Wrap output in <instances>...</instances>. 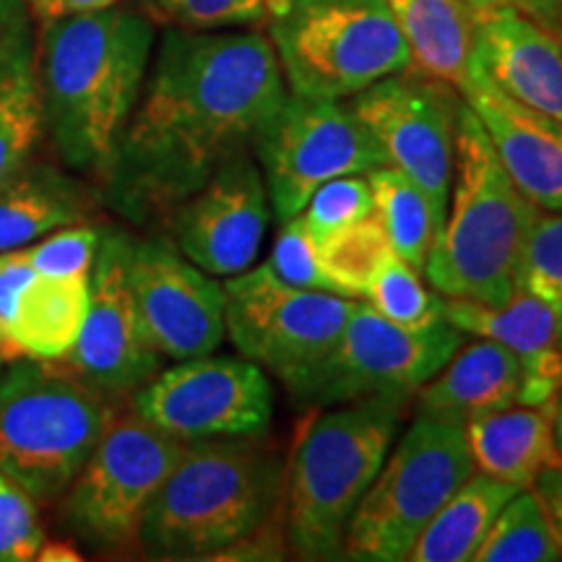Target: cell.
I'll return each mask as SVG.
<instances>
[{"label":"cell","mask_w":562,"mask_h":562,"mask_svg":"<svg viewBox=\"0 0 562 562\" xmlns=\"http://www.w3.org/2000/svg\"><path fill=\"white\" fill-rule=\"evenodd\" d=\"M5 364H9V362H5L3 357H0V378H3V372H5Z\"/></svg>","instance_id":"7dc6e473"},{"label":"cell","mask_w":562,"mask_h":562,"mask_svg":"<svg viewBox=\"0 0 562 562\" xmlns=\"http://www.w3.org/2000/svg\"><path fill=\"white\" fill-rule=\"evenodd\" d=\"M472 3H474V5H476V3H480V0H472Z\"/></svg>","instance_id":"c3c4849f"},{"label":"cell","mask_w":562,"mask_h":562,"mask_svg":"<svg viewBox=\"0 0 562 562\" xmlns=\"http://www.w3.org/2000/svg\"><path fill=\"white\" fill-rule=\"evenodd\" d=\"M286 463L263 438L186 442L138 531L154 558H220L256 537L284 501Z\"/></svg>","instance_id":"277c9868"},{"label":"cell","mask_w":562,"mask_h":562,"mask_svg":"<svg viewBox=\"0 0 562 562\" xmlns=\"http://www.w3.org/2000/svg\"><path fill=\"white\" fill-rule=\"evenodd\" d=\"M133 412L182 442L266 438L273 389L248 357L203 355L157 372L133 393Z\"/></svg>","instance_id":"4fadbf2b"},{"label":"cell","mask_w":562,"mask_h":562,"mask_svg":"<svg viewBox=\"0 0 562 562\" xmlns=\"http://www.w3.org/2000/svg\"><path fill=\"white\" fill-rule=\"evenodd\" d=\"M461 100L459 89L417 70L393 74L347 100L383 149L385 165L402 170L427 195L438 235L451 201Z\"/></svg>","instance_id":"5bb4252c"},{"label":"cell","mask_w":562,"mask_h":562,"mask_svg":"<svg viewBox=\"0 0 562 562\" xmlns=\"http://www.w3.org/2000/svg\"><path fill=\"white\" fill-rule=\"evenodd\" d=\"M461 97L482 121L518 191L533 206L562 214V125L497 87L474 55Z\"/></svg>","instance_id":"ac0fdd59"},{"label":"cell","mask_w":562,"mask_h":562,"mask_svg":"<svg viewBox=\"0 0 562 562\" xmlns=\"http://www.w3.org/2000/svg\"><path fill=\"white\" fill-rule=\"evenodd\" d=\"M518 487L476 472L442 503L414 542L412 562H469Z\"/></svg>","instance_id":"4316f807"},{"label":"cell","mask_w":562,"mask_h":562,"mask_svg":"<svg viewBox=\"0 0 562 562\" xmlns=\"http://www.w3.org/2000/svg\"><path fill=\"white\" fill-rule=\"evenodd\" d=\"M224 297L229 341L279 383L318 362L357 305L344 294L286 284L266 263L227 277Z\"/></svg>","instance_id":"7c38bea8"},{"label":"cell","mask_w":562,"mask_h":562,"mask_svg":"<svg viewBox=\"0 0 562 562\" xmlns=\"http://www.w3.org/2000/svg\"><path fill=\"white\" fill-rule=\"evenodd\" d=\"M100 248V232L94 227H60L47 240L26 248V256L40 277H74L89 273Z\"/></svg>","instance_id":"8d00e7d4"},{"label":"cell","mask_w":562,"mask_h":562,"mask_svg":"<svg viewBox=\"0 0 562 562\" xmlns=\"http://www.w3.org/2000/svg\"><path fill=\"white\" fill-rule=\"evenodd\" d=\"M266 266L277 273L286 284L300 286V290H318V292H334L339 290L334 286V281L326 277L315 256V245L307 235L305 224L300 216H294L290 222H281V229L273 243L271 256Z\"/></svg>","instance_id":"d590c367"},{"label":"cell","mask_w":562,"mask_h":562,"mask_svg":"<svg viewBox=\"0 0 562 562\" xmlns=\"http://www.w3.org/2000/svg\"><path fill=\"white\" fill-rule=\"evenodd\" d=\"M151 50L154 21L117 5L42 24V123L63 165L108 180Z\"/></svg>","instance_id":"7a4b0ae2"},{"label":"cell","mask_w":562,"mask_h":562,"mask_svg":"<svg viewBox=\"0 0 562 562\" xmlns=\"http://www.w3.org/2000/svg\"><path fill=\"white\" fill-rule=\"evenodd\" d=\"M131 286L140 334L161 360H195L222 347L227 336L224 284L172 243H133Z\"/></svg>","instance_id":"2e32d148"},{"label":"cell","mask_w":562,"mask_h":562,"mask_svg":"<svg viewBox=\"0 0 562 562\" xmlns=\"http://www.w3.org/2000/svg\"><path fill=\"white\" fill-rule=\"evenodd\" d=\"M34 277H37V271H34L30 256H26V248L0 250V326L5 328L11 341L19 297Z\"/></svg>","instance_id":"74e56055"},{"label":"cell","mask_w":562,"mask_h":562,"mask_svg":"<svg viewBox=\"0 0 562 562\" xmlns=\"http://www.w3.org/2000/svg\"><path fill=\"white\" fill-rule=\"evenodd\" d=\"M32 16L40 24H50L58 19L83 16V13H97L117 5V0H26Z\"/></svg>","instance_id":"f35d334b"},{"label":"cell","mask_w":562,"mask_h":562,"mask_svg":"<svg viewBox=\"0 0 562 562\" xmlns=\"http://www.w3.org/2000/svg\"><path fill=\"white\" fill-rule=\"evenodd\" d=\"M562 547L533 487L516 492L484 533L474 562H560Z\"/></svg>","instance_id":"f1b7e54d"},{"label":"cell","mask_w":562,"mask_h":562,"mask_svg":"<svg viewBox=\"0 0 562 562\" xmlns=\"http://www.w3.org/2000/svg\"><path fill=\"white\" fill-rule=\"evenodd\" d=\"M286 97L263 32L167 26L108 175L110 201L138 222L178 206L252 154Z\"/></svg>","instance_id":"6da1fadb"},{"label":"cell","mask_w":562,"mask_h":562,"mask_svg":"<svg viewBox=\"0 0 562 562\" xmlns=\"http://www.w3.org/2000/svg\"><path fill=\"white\" fill-rule=\"evenodd\" d=\"M487 3L510 5V9L521 11L524 16L537 21L539 26H544L547 32L554 30V26L562 21V0H480L476 5H487Z\"/></svg>","instance_id":"60d3db41"},{"label":"cell","mask_w":562,"mask_h":562,"mask_svg":"<svg viewBox=\"0 0 562 562\" xmlns=\"http://www.w3.org/2000/svg\"><path fill=\"white\" fill-rule=\"evenodd\" d=\"M442 318L461 334L503 344L521 360L524 406H544L558 398L562 391L560 323L552 307L537 294L521 290L503 305L446 300Z\"/></svg>","instance_id":"ffe728a7"},{"label":"cell","mask_w":562,"mask_h":562,"mask_svg":"<svg viewBox=\"0 0 562 562\" xmlns=\"http://www.w3.org/2000/svg\"><path fill=\"white\" fill-rule=\"evenodd\" d=\"M533 492L542 501L547 516H550V524L554 533H558L560 547H562V461L554 463V467L544 469L542 474L533 482Z\"/></svg>","instance_id":"ab89813d"},{"label":"cell","mask_w":562,"mask_h":562,"mask_svg":"<svg viewBox=\"0 0 562 562\" xmlns=\"http://www.w3.org/2000/svg\"><path fill=\"white\" fill-rule=\"evenodd\" d=\"M81 188L47 165H30L0 188V250L24 248L83 220Z\"/></svg>","instance_id":"484cf974"},{"label":"cell","mask_w":562,"mask_h":562,"mask_svg":"<svg viewBox=\"0 0 562 562\" xmlns=\"http://www.w3.org/2000/svg\"><path fill=\"white\" fill-rule=\"evenodd\" d=\"M372 211L375 206H372L368 178L364 175H344V178H334L326 186H321L297 216L305 224L313 245H321L334 232L362 220Z\"/></svg>","instance_id":"d6a6232c"},{"label":"cell","mask_w":562,"mask_h":562,"mask_svg":"<svg viewBox=\"0 0 562 562\" xmlns=\"http://www.w3.org/2000/svg\"><path fill=\"white\" fill-rule=\"evenodd\" d=\"M552 430H554V446H558V451L562 453V391L558 393V398H554V406H552Z\"/></svg>","instance_id":"f6af8a7d"},{"label":"cell","mask_w":562,"mask_h":562,"mask_svg":"<svg viewBox=\"0 0 562 562\" xmlns=\"http://www.w3.org/2000/svg\"><path fill=\"white\" fill-rule=\"evenodd\" d=\"M412 68L448 87H463L474 55L476 5L472 0H389Z\"/></svg>","instance_id":"cb8c5ba5"},{"label":"cell","mask_w":562,"mask_h":562,"mask_svg":"<svg viewBox=\"0 0 562 562\" xmlns=\"http://www.w3.org/2000/svg\"><path fill=\"white\" fill-rule=\"evenodd\" d=\"M550 32L554 34V40H558V42H560V47H562V21H560L558 26H554V30H550Z\"/></svg>","instance_id":"bcb514c9"},{"label":"cell","mask_w":562,"mask_h":562,"mask_svg":"<svg viewBox=\"0 0 562 562\" xmlns=\"http://www.w3.org/2000/svg\"><path fill=\"white\" fill-rule=\"evenodd\" d=\"M0 357H3V360L5 362H16V360H21V357H24V355H21V349L16 347V344H13L11 341V336L9 334H5V328L3 326H0Z\"/></svg>","instance_id":"ee69618b"},{"label":"cell","mask_w":562,"mask_h":562,"mask_svg":"<svg viewBox=\"0 0 562 562\" xmlns=\"http://www.w3.org/2000/svg\"><path fill=\"white\" fill-rule=\"evenodd\" d=\"M45 542L34 497L0 472V562H30Z\"/></svg>","instance_id":"e575fe53"},{"label":"cell","mask_w":562,"mask_h":562,"mask_svg":"<svg viewBox=\"0 0 562 562\" xmlns=\"http://www.w3.org/2000/svg\"><path fill=\"white\" fill-rule=\"evenodd\" d=\"M521 290L537 294L552 307L562 344V214L542 211L524 252Z\"/></svg>","instance_id":"836d02e7"},{"label":"cell","mask_w":562,"mask_h":562,"mask_svg":"<svg viewBox=\"0 0 562 562\" xmlns=\"http://www.w3.org/2000/svg\"><path fill=\"white\" fill-rule=\"evenodd\" d=\"M42 131L37 47L21 13L0 32V188L32 165Z\"/></svg>","instance_id":"603a6c76"},{"label":"cell","mask_w":562,"mask_h":562,"mask_svg":"<svg viewBox=\"0 0 562 562\" xmlns=\"http://www.w3.org/2000/svg\"><path fill=\"white\" fill-rule=\"evenodd\" d=\"M461 344L463 334L446 318L406 328L383 318L368 302H357L334 347L281 385L300 406H339L372 396L406 404L446 368Z\"/></svg>","instance_id":"9c48e42d"},{"label":"cell","mask_w":562,"mask_h":562,"mask_svg":"<svg viewBox=\"0 0 562 562\" xmlns=\"http://www.w3.org/2000/svg\"><path fill=\"white\" fill-rule=\"evenodd\" d=\"M266 37L290 94L305 100L344 102L412 68L389 0H277Z\"/></svg>","instance_id":"52a82bcc"},{"label":"cell","mask_w":562,"mask_h":562,"mask_svg":"<svg viewBox=\"0 0 562 562\" xmlns=\"http://www.w3.org/2000/svg\"><path fill=\"white\" fill-rule=\"evenodd\" d=\"M26 0H0V32L11 24L13 19L24 13Z\"/></svg>","instance_id":"7bdbcfd3"},{"label":"cell","mask_w":562,"mask_h":562,"mask_svg":"<svg viewBox=\"0 0 562 562\" xmlns=\"http://www.w3.org/2000/svg\"><path fill=\"white\" fill-rule=\"evenodd\" d=\"M89 273H37L26 284L13 321V341L21 355L32 360L63 362L74 351L89 311Z\"/></svg>","instance_id":"d4e9b609"},{"label":"cell","mask_w":562,"mask_h":562,"mask_svg":"<svg viewBox=\"0 0 562 562\" xmlns=\"http://www.w3.org/2000/svg\"><path fill=\"white\" fill-rule=\"evenodd\" d=\"M186 451L136 412L115 414L94 451L70 482L66 518L91 544L121 550L138 544L146 510Z\"/></svg>","instance_id":"30bf717a"},{"label":"cell","mask_w":562,"mask_h":562,"mask_svg":"<svg viewBox=\"0 0 562 562\" xmlns=\"http://www.w3.org/2000/svg\"><path fill=\"white\" fill-rule=\"evenodd\" d=\"M524 364L503 344L480 339L456 349L438 375L417 391L419 412L472 419L521 404Z\"/></svg>","instance_id":"44dd1931"},{"label":"cell","mask_w":562,"mask_h":562,"mask_svg":"<svg viewBox=\"0 0 562 562\" xmlns=\"http://www.w3.org/2000/svg\"><path fill=\"white\" fill-rule=\"evenodd\" d=\"M252 157L261 167L271 214L290 222L328 180L368 175L385 165L383 149L344 102L290 94L271 117Z\"/></svg>","instance_id":"8fae6325"},{"label":"cell","mask_w":562,"mask_h":562,"mask_svg":"<svg viewBox=\"0 0 562 562\" xmlns=\"http://www.w3.org/2000/svg\"><path fill=\"white\" fill-rule=\"evenodd\" d=\"M393 252L396 250L375 211L315 245L323 273L334 281L339 294L349 300H364L370 281L378 277Z\"/></svg>","instance_id":"f546056e"},{"label":"cell","mask_w":562,"mask_h":562,"mask_svg":"<svg viewBox=\"0 0 562 562\" xmlns=\"http://www.w3.org/2000/svg\"><path fill=\"white\" fill-rule=\"evenodd\" d=\"M37 560H45V562H76L81 560V554L74 550L70 544H63V542H42L40 552H37Z\"/></svg>","instance_id":"b9f144b4"},{"label":"cell","mask_w":562,"mask_h":562,"mask_svg":"<svg viewBox=\"0 0 562 562\" xmlns=\"http://www.w3.org/2000/svg\"><path fill=\"white\" fill-rule=\"evenodd\" d=\"M474 474L467 422L419 412L391 446L344 537L341 558L402 562L442 503Z\"/></svg>","instance_id":"ba28073f"},{"label":"cell","mask_w":562,"mask_h":562,"mask_svg":"<svg viewBox=\"0 0 562 562\" xmlns=\"http://www.w3.org/2000/svg\"><path fill=\"white\" fill-rule=\"evenodd\" d=\"M552 404L508 406L467 419L474 469L518 490H529L544 469L562 461L554 446Z\"/></svg>","instance_id":"7402d4cb"},{"label":"cell","mask_w":562,"mask_h":562,"mask_svg":"<svg viewBox=\"0 0 562 562\" xmlns=\"http://www.w3.org/2000/svg\"><path fill=\"white\" fill-rule=\"evenodd\" d=\"M474 60L510 97L562 125V47L552 32L510 5H476Z\"/></svg>","instance_id":"d6986e66"},{"label":"cell","mask_w":562,"mask_h":562,"mask_svg":"<svg viewBox=\"0 0 562 562\" xmlns=\"http://www.w3.org/2000/svg\"><path fill=\"white\" fill-rule=\"evenodd\" d=\"M115 409L66 364L21 357L0 378V472L55 501L94 451Z\"/></svg>","instance_id":"8992f818"},{"label":"cell","mask_w":562,"mask_h":562,"mask_svg":"<svg viewBox=\"0 0 562 562\" xmlns=\"http://www.w3.org/2000/svg\"><path fill=\"white\" fill-rule=\"evenodd\" d=\"M133 240L125 232L100 235L89 273V311L66 368L110 402L133 396L159 372L161 357L140 334L131 286Z\"/></svg>","instance_id":"9a60e30c"},{"label":"cell","mask_w":562,"mask_h":562,"mask_svg":"<svg viewBox=\"0 0 562 562\" xmlns=\"http://www.w3.org/2000/svg\"><path fill=\"white\" fill-rule=\"evenodd\" d=\"M364 178L370 182L372 206H375V214L381 216L393 250L406 263L422 271L427 256H430L435 237H438L427 195L422 193L417 182L391 165L375 167Z\"/></svg>","instance_id":"83f0119b"},{"label":"cell","mask_w":562,"mask_h":562,"mask_svg":"<svg viewBox=\"0 0 562 562\" xmlns=\"http://www.w3.org/2000/svg\"><path fill=\"white\" fill-rule=\"evenodd\" d=\"M364 300L372 311L406 328H425L442 321V300L438 292H430L419 271L393 252L378 277L370 281Z\"/></svg>","instance_id":"4dcf8cb0"},{"label":"cell","mask_w":562,"mask_h":562,"mask_svg":"<svg viewBox=\"0 0 562 562\" xmlns=\"http://www.w3.org/2000/svg\"><path fill=\"white\" fill-rule=\"evenodd\" d=\"M404 402L360 398L305 427L286 467L284 537L300 560L341 558L357 505L396 442Z\"/></svg>","instance_id":"5b68a950"},{"label":"cell","mask_w":562,"mask_h":562,"mask_svg":"<svg viewBox=\"0 0 562 562\" xmlns=\"http://www.w3.org/2000/svg\"><path fill=\"white\" fill-rule=\"evenodd\" d=\"M146 16L178 30H248L266 24L277 0H140Z\"/></svg>","instance_id":"1f68e13d"},{"label":"cell","mask_w":562,"mask_h":562,"mask_svg":"<svg viewBox=\"0 0 562 562\" xmlns=\"http://www.w3.org/2000/svg\"><path fill=\"white\" fill-rule=\"evenodd\" d=\"M542 216L497 159L476 112L461 100L448 214L425 263L440 297L503 305L521 292L524 252Z\"/></svg>","instance_id":"3957f363"},{"label":"cell","mask_w":562,"mask_h":562,"mask_svg":"<svg viewBox=\"0 0 562 562\" xmlns=\"http://www.w3.org/2000/svg\"><path fill=\"white\" fill-rule=\"evenodd\" d=\"M271 220L261 167L243 154L170 209L172 245L201 271L227 279L250 269Z\"/></svg>","instance_id":"e0dca14e"}]
</instances>
